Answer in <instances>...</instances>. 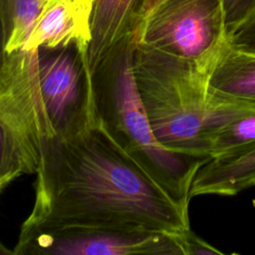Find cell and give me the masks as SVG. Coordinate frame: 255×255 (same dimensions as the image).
<instances>
[{"label":"cell","instance_id":"9a60e30c","mask_svg":"<svg viewBox=\"0 0 255 255\" xmlns=\"http://www.w3.org/2000/svg\"><path fill=\"white\" fill-rule=\"evenodd\" d=\"M227 37L255 15V0H222Z\"/></svg>","mask_w":255,"mask_h":255},{"label":"cell","instance_id":"5bb4252c","mask_svg":"<svg viewBox=\"0 0 255 255\" xmlns=\"http://www.w3.org/2000/svg\"><path fill=\"white\" fill-rule=\"evenodd\" d=\"M22 173L23 168L17 152L0 125V190Z\"/></svg>","mask_w":255,"mask_h":255},{"label":"cell","instance_id":"ffe728a7","mask_svg":"<svg viewBox=\"0 0 255 255\" xmlns=\"http://www.w3.org/2000/svg\"><path fill=\"white\" fill-rule=\"evenodd\" d=\"M77 3L80 5V7L88 14V15H92V10H93V6L96 0H76Z\"/></svg>","mask_w":255,"mask_h":255},{"label":"cell","instance_id":"e0dca14e","mask_svg":"<svg viewBox=\"0 0 255 255\" xmlns=\"http://www.w3.org/2000/svg\"><path fill=\"white\" fill-rule=\"evenodd\" d=\"M185 255H222L223 252L198 237L191 229L183 234Z\"/></svg>","mask_w":255,"mask_h":255},{"label":"cell","instance_id":"9c48e42d","mask_svg":"<svg viewBox=\"0 0 255 255\" xmlns=\"http://www.w3.org/2000/svg\"><path fill=\"white\" fill-rule=\"evenodd\" d=\"M140 0H96L91 15V41L87 51L92 72L121 40L134 35Z\"/></svg>","mask_w":255,"mask_h":255},{"label":"cell","instance_id":"ba28073f","mask_svg":"<svg viewBox=\"0 0 255 255\" xmlns=\"http://www.w3.org/2000/svg\"><path fill=\"white\" fill-rule=\"evenodd\" d=\"M91 41V16L76 0H44L22 49H55L71 44L87 53Z\"/></svg>","mask_w":255,"mask_h":255},{"label":"cell","instance_id":"2e32d148","mask_svg":"<svg viewBox=\"0 0 255 255\" xmlns=\"http://www.w3.org/2000/svg\"><path fill=\"white\" fill-rule=\"evenodd\" d=\"M227 44L235 50L255 54V15L228 38Z\"/></svg>","mask_w":255,"mask_h":255},{"label":"cell","instance_id":"44dd1931","mask_svg":"<svg viewBox=\"0 0 255 255\" xmlns=\"http://www.w3.org/2000/svg\"><path fill=\"white\" fill-rule=\"evenodd\" d=\"M14 254V250L8 249L1 241H0V255H12Z\"/></svg>","mask_w":255,"mask_h":255},{"label":"cell","instance_id":"5b68a950","mask_svg":"<svg viewBox=\"0 0 255 255\" xmlns=\"http://www.w3.org/2000/svg\"><path fill=\"white\" fill-rule=\"evenodd\" d=\"M0 125L23 173H36L46 143L56 135L40 89L38 49L8 53L0 78Z\"/></svg>","mask_w":255,"mask_h":255},{"label":"cell","instance_id":"8992f818","mask_svg":"<svg viewBox=\"0 0 255 255\" xmlns=\"http://www.w3.org/2000/svg\"><path fill=\"white\" fill-rule=\"evenodd\" d=\"M15 255H185L183 235L145 229H20Z\"/></svg>","mask_w":255,"mask_h":255},{"label":"cell","instance_id":"7c38bea8","mask_svg":"<svg viewBox=\"0 0 255 255\" xmlns=\"http://www.w3.org/2000/svg\"><path fill=\"white\" fill-rule=\"evenodd\" d=\"M44 0H0L6 51L22 49L32 31Z\"/></svg>","mask_w":255,"mask_h":255},{"label":"cell","instance_id":"4fadbf2b","mask_svg":"<svg viewBox=\"0 0 255 255\" xmlns=\"http://www.w3.org/2000/svg\"><path fill=\"white\" fill-rule=\"evenodd\" d=\"M255 143V114L243 117L221 129L211 140L210 158L229 156Z\"/></svg>","mask_w":255,"mask_h":255},{"label":"cell","instance_id":"52a82bcc","mask_svg":"<svg viewBox=\"0 0 255 255\" xmlns=\"http://www.w3.org/2000/svg\"><path fill=\"white\" fill-rule=\"evenodd\" d=\"M38 76L56 135L77 132L98 120L87 53L78 45L38 49Z\"/></svg>","mask_w":255,"mask_h":255},{"label":"cell","instance_id":"7a4b0ae2","mask_svg":"<svg viewBox=\"0 0 255 255\" xmlns=\"http://www.w3.org/2000/svg\"><path fill=\"white\" fill-rule=\"evenodd\" d=\"M134 35L117 43L92 72L95 109L108 134L184 208L193 177L208 156L169 150L156 139L133 73Z\"/></svg>","mask_w":255,"mask_h":255},{"label":"cell","instance_id":"6da1fadb","mask_svg":"<svg viewBox=\"0 0 255 255\" xmlns=\"http://www.w3.org/2000/svg\"><path fill=\"white\" fill-rule=\"evenodd\" d=\"M35 200L21 229L107 227L183 235L180 205L103 128L99 120L46 143Z\"/></svg>","mask_w":255,"mask_h":255},{"label":"cell","instance_id":"277c9868","mask_svg":"<svg viewBox=\"0 0 255 255\" xmlns=\"http://www.w3.org/2000/svg\"><path fill=\"white\" fill-rule=\"evenodd\" d=\"M134 40L212 67L228 41L222 0H162L139 22Z\"/></svg>","mask_w":255,"mask_h":255},{"label":"cell","instance_id":"3957f363","mask_svg":"<svg viewBox=\"0 0 255 255\" xmlns=\"http://www.w3.org/2000/svg\"><path fill=\"white\" fill-rule=\"evenodd\" d=\"M136 87L151 129L165 148L208 156L209 120L218 94L208 84L212 67L134 42Z\"/></svg>","mask_w":255,"mask_h":255},{"label":"cell","instance_id":"8fae6325","mask_svg":"<svg viewBox=\"0 0 255 255\" xmlns=\"http://www.w3.org/2000/svg\"><path fill=\"white\" fill-rule=\"evenodd\" d=\"M208 84L216 93L255 103V54L226 44L210 70Z\"/></svg>","mask_w":255,"mask_h":255},{"label":"cell","instance_id":"ac0fdd59","mask_svg":"<svg viewBox=\"0 0 255 255\" xmlns=\"http://www.w3.org/2000/svg\"><path fill=\"white\" fill-rule=\"evenodd\" d=\"M162 0H140L139 4V9H138V21L137 25L139 22L144 18V16L151 10L153 9L158 3H160ZM137 28V26H136Z\"/></svg>","mask_w":255,"mask_h":255},{"label":"cell","instance_id":"30bf717a","mask_svg":"<svg viewBox=\"0 0 255 255\" xmlns=\"http://www.w3.org/2000/svg\"><path fill=\"white\" fill-rule=\"evenodd\" d=\"M255 186V143L221 158H208L197 169L191 197L204 194L235 195Z\"/></svg>","mask_w":255,"mask_h":255},{"label":"cell","instance_id":"d6986e66","mask_svg":"<svg viewBox=\"0 0 255 255\" xmlns=\"http://www.w3.org/2000/svg\"><path fill=\"white\" fill-rule=\"evenodd\" d=\"M8 53L6 51V41H5V35H4V30L2 26V22L0 19V78L3 72V69L6 64Z\"/></svg>","mask_w":255,"mask_h":255}]
</instances>
